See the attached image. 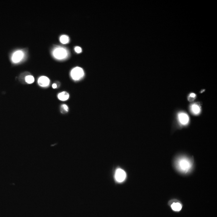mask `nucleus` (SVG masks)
I'll return each mask as SVG.
<instances>
[{
	"instance_id": "obj_1",
	"label": "nucleus",
	"mask_w": 217,
	"mask_h": 217,
	"mask_svg": "<svg viewBox=\"0 0 217 217\" xmlns=\"http://www.w3.org/2000/svg\"><path fill=\"white\" fill-rule=\"evenodd\" d=\"M69 51L66 48L61 46L55 47L52 51V54L56 59L59 60L65 59L69 56Z\"/></svg>"
},
{
	"instance_id": "obj_2",
	"label": "nucleus",
	"mask_w": 217,
	"mask_h": 217,
	"mask_svg": "<svg viewBox=\"0 0 217 217\" xmlns=\"http://www.w3.org/2000/svg\"><path fill=\"white\" fill-rule=\"evenodd\" d=\"M192 167L191 163L190 160L186 158H181L179 159L177 162L178 169L181 172L187 173L190 170Z\"/></svg>"
},
{
	"instance_id": "obj_3",
	"label": "nucleus",
	"mask_w": 217,
	"mask_h": 217,
	"mask_svg": "<svg viewBox=\"0 0 217 217\" xmlns=\"http://www.w3.org/2000/svg\"><path fill=\"white\" fill-rule=\"evenodd\" d=\"M84 74L83 69L79 67H75L70 72V76L72 79L76 81L82 79L84 77Z\"/></svg>"
},
{
	"instance_id": "obj_4",
	"label": "nucleus",
	"mask_w": 217,
	"mask_h": 217,
	"mask_svg": "<svg viewBox=\"0 0 217 217\" xmlns=\"http://www.w3.org/2000/svg\"><path fill=\"white\" fill-rule=\"evenodd\" d=\"M24 53L21 50L16 51L13 54L11 57L12 62L14 63H18L21 61L24 57Z\"/></svg>"
},
{
	"instance_id": "obj_5",
	"label": "nucleus",
	"mask_w": 217,
	"mask_h": 217,
	"mask_svg": "<svg viewBox=\"0 0 217 217\" xmlns=\"http://www.w3.org/2000/svg\"><path fill=\"white\" fill-rule=\"evenodd\" d=\"M126 177L125 172L122 169H118L115 172V178L117 182H122L125 180Z\"/></svg>"
},
{
	"instance_id": "obj_6",
	"label": "nucleus",
	"mask_w": 217,
	"mask_h": 217,
	"mask_svg": "<svg viewBox=\"0 0 217 217\" xmlns=\"http://www.w3.org/2000/svg\"><path fill=\"white\" fill-rule=\"evenodd\" d=\"M50 80L49 78L46 76L40 77L38 80V84L42 87H47L50 85Z\"/></svg>"
},
{
	"instance_id": "obj_7",
	"label": "nucleus",
	"mask_w": 217,
	"mask_h": 217,
	"mask_svg": "<svg viewBox=\"0 0 217 217\" xmlns=\"http://www.w3.org/2000/svg\"><path fill=\"white\" fill-rule=\"evenodd\" d=\"M179 122L183 125H186L189 121L188 115L185 113H181L178 115Z\"/></svg>"
},
{
	"instance_id": "obj_8",
	"label": "nucleus",
	"mask_w": 217,
	"mask_h": 217,
	"mask_svg": "<svg viewBox=\"0 0 217 217\" xmlns=\"http://www.w3.org/2000/svg\"><path fill=\"white\" fill-rule=\"evenodd\" d=\"M58 97L59 100L62 101H65L68 100L69 98V94L66 91H63L59 93Z\"/></svg>"
},
{
	"instance_id": "obj_9",
	"label": "nucleus",
	"mask_w": 217,
	"mask_h": 217,
	"mask_svg": "<svg viewBox=\"0 0 217 217\" xmlns=\"http://www.w3.org/2000/svg\"><path fill=\"white\" fill-rule=\"evenodd\" d=\"M191 110L194 114H199L201 111L200 107L196 104H194L191 106Z\"/></svg>"
},
{
	"instance_id": "obj_10",
	"label": "nucleus",
	"mask_w": 217,
	"mask_h": 217,
	"mask_svg": "<svg viewBox=\"0 0 217 217\" xmlns=\"http://www.w3.org/2000/svg\"><path fill=\"white\" fill-rule=\"evenodd\" d=\"M59 41L61 43L63 44H67L69 43L70 41L69 38V36L66 35H62L59 38Z\"/></svg>"
},
{
	"instance_id": "obj_11",
	"label": "nucleus",
	"mask_w": 217,
	"mask_h": 217,
	"mask_svg": "<svg viewBox=\"0 0 217 217\" xmlns=\"http://www.w3.org/2000/svg\"><path fill=\"white\" fill-rule=\"evenodd\" d=\"M171 208L174 211H180L182 208V206L180 203H173L171 205Z\"/></svg>"
},
{
	"instance_id": "obj_12",
	"label": "nucleus",
	"mask_w": 217,
	"mask_h": 217,
	"mask_svg": "<svg viewBox=\"0 0 217 217\" xmlns=\"http://www.w3.org/2000/svg\"><path fill=\"white\" fill-rule=\"evenodd\" d=\"M25 82L28 84H32V83H33V82H34V78L32 75H29L26 76L25 77Z\"/></svg>"
},
{
	"instance_id": "obj_13",
	"label": "nucleus",
	"mask_w": 217,
	"mask_h": 217,
	"mask_svg": "<svg viewBox=\"0 0 217 217\" xmlns=\"http://www.w3.org/2000/svg\"><path fill=\"white\" fill-rule=\"evenodd\" d=\"M69 109L66 104H63L61 106V111L62 114H65L69 111Z\"/></svg>"
},
{
	"instance_id": "obj_14",
	"label": "nucleus",
	"mask_w": 217,
	"mask_h": 217,
	"mask_svg": "<svg viewBox=\"0 0 217 217\" xmlns=\"http://www.w3.org/2000/svg\"><path fill=\"white\" fill-rule=\"evenodd\" d=\"M196 95L194 93H191L189 95V101H192L194 99L196 98Z\"/></svg>"
},
{
	"instance_id": "obj_15",
	"label": "nucleus",
	"mask_w": 217,
	"mask_h": 217,
	"mask_svg": "<svg viewBox=\"0 0 217 217\" xmlns=\"http://www.w3.org/2000/svg\"><path fill=\"white\" fill-rule=\"evenodd\" d=\"M75 51L77 53H80L82 52V49L79 46H77L74 48Z\"/></svg>"
},
{
	"instance_id": "obj_16",
	"label": "nucleus",
	"mask_w": 217,
	"mask_h": 217,
	"mask_svg": "<svg viewBox=\"0 0 217 217\" xmlns=\"http://www.w3.org/2000/svg\"><path fill=\"white\" fill-rule=\"evenodd\" d=\"M52 87L53 88L55 89V88H57V87H58V85H57V84H56V83H54V84L52 85Z\"/></svg>"
}]
</instances>
